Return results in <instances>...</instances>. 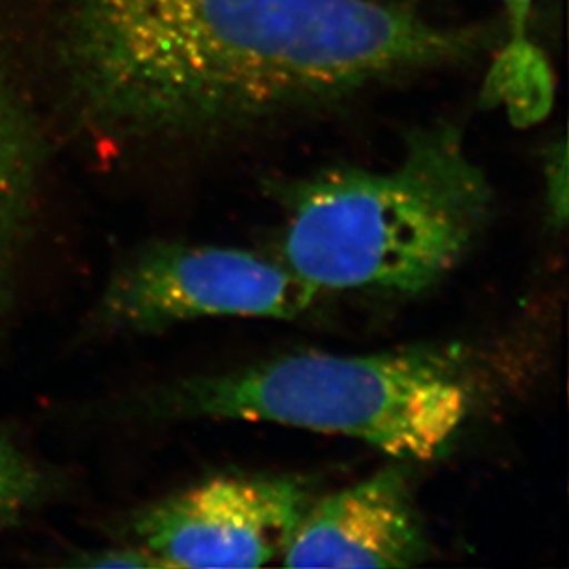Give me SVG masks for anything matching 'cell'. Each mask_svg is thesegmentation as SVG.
<instances>
[{
  "instance_id": "obj_4",
  "label": "cell",
  "mask_w": 569,
  "mask_h": 569,
  "mask_svg": "<svg viewBox=\"0 0 569 569\" xmlns=\"http://www.w3.org/2000/svg\"><path fill=\"white\" fill-rule=\"evenodd\" d=\"M317 291L243 249L157 242L114 269L92 313L100 332L150 333L207 317L293 319Z\"/></svg>"
},
{
  "instance_id": "obj_12",
  "label": "cell",
  "mask_w": 569,
  "mask_h": 569,
  "mask_svg": "<svg viewBox=\"0 0 569 569\" xmlns=\"http://www.w3.org/2000/svg\"><path fill=\"white\" fill-rule=\"evenodd\" d=\"M509 10L512 36H526L527 19L531 11L532 0H503Z\"/></svg>"
},
{
  "instance_id": "obj_9",
  "label": "cell",
  "mask_w": 569,
  "mask_h": 569,
  "mask_svg": "<svg viewBox=\"0 0 569 569\" xmlns=\"http://www.w3.org/2000/svg\"><path fill=\"white\" fill-rule=\"evenodd\" d=\"M54 472L39 467L32 457L0 433V531L27 520L28 515L58 492Z\"/></svg>"
},
{
  "instance_id": "obj_7",
  "label": "cell",
  "mask_w": 569,
  "mask_h": 569,
  "mask_svg": "<svg viewBox=\"0 0 569 569\" xmlns=\"http://www.w3.org/2000/svg\"><path fill=\"white\" fill-rule=\"evenodd\" d=\"M16 24L0 0V312L10 299L17 254L32 223L52 142L38 56L30 54Z\"/></svg>"
},
{
  "instance_id": "obj_2",
  "label": "cell",
  "mask_w": 569,
  "mask_h": 569,
  "mask_svg": "<svg viewBox=\"0 0 569 569\" xmlns=\"http://www.w3.org/2000/svg\"><path fill=\"white\" fill-rule=\"evenodd\" d=\"M282 263L317 293L419 296L478 242L492 187L451 126L409 134L386 172L333 168L284 190Z\"/></svg>"
},
{
  "instance_id": "obj_8",
  "label": "cell",
  "mask_w": 569,
  "mask_h": 569,
  "mask_svg": "<svg viewBox=\"0 0 569 569\" xmlns=\"http://www.w3.org/2000/svg\"><path fill=\"white\" fill-rule=\"evenodd\" d=\"M483 98L503 106L518 128H529L548 117L553 108V70L527 36H512L506 49L496 54Z\"/></svg>"
},
{
  "instance_id": "obj_3",
  "label": "cell",
  "mask_w": 569,
  "mask_h": 569,
  "mask_svg": "<svg viewBox=\"0 0 569 569\" xmlns=\"http://www.w3.org/2000/svg\"><path fill=\"white\" fill-rule=\"evenodd\" d=\"M473 408V386L450 349L338 356L297 352L189 378L120 403L134 419L248 420L350 437L398 461H436Z\"/></svg>"
},
{
  "instance_id": "obj_10",
  "label": "cell",
  "mask_w": 569,
  "mask_h": 569,
  "mask_svg": "<svg viewBox=\"0 0 569 569\" xmlns=\"http://www.w3.org/2000/svg\"><path fill=\"white\" fill-rule=\"evenodd\" d=\"M546 198H548L549 223L562 231L568 223V148L565 140L553 146L546 162Z\"/></svg>"
},
{
  "instance_id": "obj_11",
  "label": "cell",
  "mask_w": 569,
  "mask_h": 569,
  "mask_svg": "<svg viewBox=\"0 0 569 569\" xmlns=\"http://www.w3.org/2000/svg\"><path fill=\"white\" fill-rule=\"evenodd\" d=\"M67 566L94 569L164 568L153 555L129 542L122 543V546L81 551V553H76L74 559L69 560Z\"/></svg>"
},
{
  "instance_id": "obj_1",
  "label": "cell",
  "mask_w": 569,
  "mask_h": 569,
  "mask_svg": "<svg viewBox=\"0 0 569 569\" xmlns=\"http://www.w3.org/2000/svg\"><path fill=\"white\" fill-rule=\"evenodd\" d=\"M478 47L377 0H44L38 61L78 124L128 144L322 108Z\"/></svg>"
},
{
  "instance_id": "obj_5",
  "label": "cell",
  "mask_w": 569,
  "mask_h": 569,
  "mask_svg": "<svg viewBox=\"0 0 569 569\" xmlns=\"http://www.w3.org/2000/svg\"><path fill=\"white\" fill-rule=\"evenodd\" d=\"M308 506L297 479L218 476L134 510L122 531L164 568H260L282 557Z\"/></svg>"
},
{
  "instance_id": "obj_6",
  "label": "cell",
  "mask_w": 569,
  "mask_h": 569,
  "mask_svg": "<svg viewBox=\"0 0 569 569\" xmlns=\"http://www.w3.org/2000/svg\"><path fill=\"white\" fill-rule=\"evenodd\" d=\"M430 553L408 478L387 468L308 506L282 553L288 568H411Z\"/></svg>"
}]
</instances>
